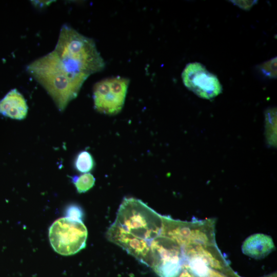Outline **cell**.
Masks as SVG:
<instances>
[{
  "instance_id": "cell-9",
  "label": "cell",
  "mask_w": 277,
  "mask_h": 277,
  "mask_svg": "<svg viewBox=\"0 0 277 277\" xmlns=\"http://www.w3.org/2000/svg\"><path fill=\"white\" fill-rule=\"evenodd\" d=\"M72 181L79 193L87 191L93 186L95 183L94 176L89 173L74 176L72 177Z\"/></svg>"
},
{
  "instance_id": "cell-1",
  "label": "cell",
  "mask_w": 277,
  "mask_h": 277,
  "mask_svg": "<svg viewBox=\"0 0 277 277\" xmlns=\"http://www.w3.org/2000/svg\"><path fill=\"white\" fill-rule=\"evenodd\" d=\"M53 51L65 70L83 83L91 74L105 67L104 60L94 41L67 24L61 27Z\"/></svg>"
},
{
  "instance_id": "cell-11",
  "label": "cell",
  "mask_w": 277,
  "mask_h": 277,
  "mask_svg": "<svg viewBox=\"0 0 277 277\" xmlns=\"http://www.w3.org/2000/svg\"><path fill=\"white\" fill-rule=\"evenodd\" d=\"M262 69L266 75L274 77L276 75V58L262 65Z\"/></svg>"
},
{
  "instance_id": "cell-7",
  "label": "cell",
  "mask_w": 277,
  "mask_h": 277,
  "mask_svg": "<svg viewBox=\"0 0 277 277\" xmlns=\"http://www.w3.org/2000/svg\"><path fill=\"white\" fill-rule=\"evenodd\" d=\"M274 249L271 237L263 233L250 235L245 240L242 247L244 254L256 259L265 258Z\"/></svg>"
},
{
  "instance_id": "cell-2",
  "label": "cell",
  "mask_w": 277,
  "mask_h": 277,
  "mask_svg": "<svg viewBox=\"0 0 277 277\" xmlns=\"http://www.w3.org/2000/svg\"><path fill=\"white\" fill-rule=\"evenodd\" d=\"M27 71L46 90L60 111L77 96L84 84L65 70L53 51L31 62Z\"/></svg>"
},
{
  "instance_id": "cell-3",
  "label": "cell",
  "mask_w": 277,
  "mask_h": 277,
  "mask_svg": "<svg viewBox=\"0 0 277 277\" xmlns=\"http://www.w3.org/2000/svg\"><path fill=\"white\" fill-rule=\"evenodd\" d=\"M49 238L52 248L57 253L69 255L85 247L87 230L82 221L62 217L50 226Z\"/></svg>"
},
{
  "instance_id": "cell-12",
  "label": "cell",
  "mask_w": 277,
  "mask_h": 277,
  "mask_svg": "<svg viewBox=\"0 0 277 277\" xmlns=\"http://www.w3.org/2000/svg\"><path fill=\"white\" fill-rule=\"evenodd\" d=\"M32 3H34L35 6H38L39 7H44V6H47L50 3H51V1H33Z\"/></svg>"
},
{
  "instance_id": "cell-5",
  "label": "cell",
  "mask_w": 277,
  "mask_h": 277,
  "mask_svg": "<svg viewBox=\"0 0 277 277\" xmlns=\"http://www.w3.org/2000/svg\"><path fill=\"white\" fill-rule=\"evenodd\" d=\"M182 78L189 90L203 98H212L222 91V86L216 75L200 63L188 64L182 73Z\"/></svg>"
},
{
  "instance_id": "cell-4",
  "label": "cell",
  "mask_w": 277,
  "mask_h": 277,
  "mask_svg": "<svg viewBox=\"0 0 277 277\" xmlns=\"http://www.w3.org/2000/svg\"><path fill=\"white\" fill-rule=\"evenodd\" d=\"M129 82L128 78L118 76L97 82L93 89L95 109L105 114L119 113L125 103Z\"/></svg>"
},
{
  "instance_id": "cell-13",
  "label": "cell",
  "mask_w": 277,
  "mask_h": 277,
  "mask_svg": "<svg viewBox=\"0 0 277 277\" xmlns=\"http://www.w3.org/2000/svg\"><path fill=\"white\" fill-rule=\"evenodd\" d=\"M262 277H276V273L274 272L273 273L262 276Z\"/></svg>"
},
{
  "instance_id": "cell-6",
  "label": "cell",
  "mask_w": 277,
  "mask_h": 277,
  "mask_svg": "<svg viewBox=\"0 0 277 277\" xmlns=\"http://www.w3.org/2000/svg\"><path fill=\"white\" fill-rule=\"evenodd\" d=\"M28 109L26 100L16 89L10 90L0 100V114L6 117L23 120L27 116Z\"/></svg>"
},
{
  "instance_id": "cell-8",
  "label": "cell",
  "mask_w": 277,
  "mask_h": 277,
  "mask_svg": "<svg viewBox=\"0 0 277 277\" xmlns=\"http://www.w3.org/2000/svg\"><path fill=\"white\" fill-rule=\"evenodd\" d=\"M74 166L76 170L82 173H87L94 166V161L91 154L86 151H82L77 154Z\"/></svg>"
},
{
  "instance_id": "cell-10",
  "label": "cell",
  "mask_w": 277,
  "mask_h": 277,
  "mask_svg": "<svg viewBox=\"0 0 277 277\" xmlns=\"http://www.w3.org/2000/svg\"><path fill=\"white\" fill-rule=\"evenodd\" d=\"M66 217L73 220L82 221L83 212L82 209L76 205L69 206L66 210Z\"/></svg>"
}]
</instances>
